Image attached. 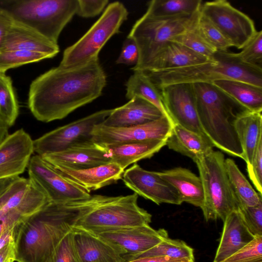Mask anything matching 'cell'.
I'll list each match as a JSON object with an SVG mask.
<instances>
[{
  "label": "cell",
  "mask_w": 262,
  "mask_h": 262,
  "mask_svg": "<svg viewBox=\"0 0 262 262\" xmlns=\"http://www.w3.org/2000/svg\"><path fill=\"white\" fill-rule=\"evenodd\" d=\"M200 12L231 43L242 49L257 32L254 23L247 15L225 0L202 4Z\"/></svg>",
  "instance_id": "11"
},
{
  "label": "cell",
  "mask_w": 262,
  "mask_h": 262,
  "mask_svg": "<svg viewBox=\"0 0 262 262\" xmlns=\"http://www.w3.org/2000/svg\"><path fill=\"white\" fill-rule=\"evenodd\" d=\"M199 14L184 31L173 37L170 41L180 43L193 52L211 59L217 51L205 41L198 32L196 21Z\"/></svg>",
  "instance_id": "36"
},
{
  "label": "cell",
  "mask_w": 262,
  "mask_h": 262,
  "mask_svg": "<svg viewBox=\"0 0 262 262\" xmlns=\"http://www.w3.org/2000/svg\"><path fill=\"white\" fill-rule=\"evenodd\" d=\"M166 140L149 139L105 147L112 162L125 169L141 160L151 157L166 145Z\"/></svg>",
  "instance_id": "28"
},
{
  "label": "cell",
  "mask_w": 262,
  "mask_h": 262,
  "mask_svg": "<svg viewBox=\"0 0 262 262\" xmlns=\"http://www.w3.org/2000/svg\"><path fill=\"white\" fill-rule=\"evenodd\" d=\"M166 145L169 149L190 158L194 162L213 147L206 137L177 124H173Z\"/></svg>",
  "instance_id": "27"
},
{
  "label": "cell",
  "mask_w": 262,
  "mask_h": 262,
  "mask_svg": "<svg viewBox=\"0 0 262 262\" xmlns=\"http://www.w3.org/2000/svg\"><path fill=\"white\" fill-rule=\"evenodd\" d=\"M122 179L125 186L135 193L158 205L182 203L176 190L159 172L146 170L135 163L124 171Z\"/></svg>",
  "instance_id": "16"
},
{
  "label": "cell",
  "mask_w": 262,
  "mask_h": 262,
  "mask_svg": "<svg viewBox=\"0 0 262 262\" xmlns=\"http://www.w3.org/2000/svg\"><path fill=\"white\" fill-rule=\"evenodd\" d=\"M138 195L110 196L83 215L74 227L87 231L149 225L151 215L138 204Z\"/></svg>",
  "instance_id": "9"
},
{
  "label": "cell",
  "mask_w": 262,
  "mask_h": 262,
  "mask_svg": "<svg viewBox=\"0 0 262 262\" xmlns=\"http://www.w3.org/2000/svg\"><path fill=\"white\" fill-rule=\"evenodd\" d=\"M138 59L139 51L137 44L133 38L127 36L116 62L117 64L135 66Z\"/></svg>",
  "instance_id": "44"
},
{
  "label": "cell",
  "mask_w": 262,
  "mask_h": 262,
  "mask_svg": "<svg viewBox=\"0 0 262 262\" xmlns=\"http://www.w3.org/2000/svg\"><path fill=\"white\" fill-rule=\"evenodd\" d=\"M52 167L90 192L117 182L122 179L124 171L119 165L113 162L82 169Z\"/></svg>",
  "instance_id": "23"
},
{
  "label": "cell",
  "mask_w": 262,
  "mask_h": 262,
  "mask_svg": "<svg viewBox=\"0 0 262 262\" xmlns=\"http://www.w3.org/2000/svg\"><path fill=\"white\" fill-rule=\"evenodd\" d=\"M197 30L205 41L216 51H227L232 47L218 29L200 12Z\"/></svg>",
  "instance_id": "38"
},
{
  "label": "cell",
  "mask_w": 262,
  "mask_h": 262,
  "mask_svg": "<svg viewBox=\"0 0 262 262\" xmlns=\"http://www.w3.org/2000/svg\"><path fill=\"white\" fill-rule=\"evenodd\" d=\"M47 203L43 193L33 186L14 194L0 209V237L7 229L21 222Z\"/></svg>",
  "instance_id": "18"
},
{
  "label": "cell",
  "mask_w": 262,
  "mask_h": 262,
  "mask_svg": "<svg viewBox=\"0 0 262 262\" xmlns=\"http://www.w3.org/2000/svg\"><path fill=\"white\" fill-rule=\"evenodd\" d=\"M247 165L249 178L258 192L262 194V138L257 144L251 163Z\"/></svg>",
  "instance_id": "43"
},
{
  "label": "cell",
  "mask_w": 262,
  "mask_h": 262,
  "mask_svg": "<svg viewBox=\"0 0 262 262\" xmlns=\"http://www.w3.org/2000/svg\"><path fill=\"white\" fill-rule=\"evenodd\" d=\"M113 110L96 112L44 134L34 140V152L41 156L94 143L92 136L94 127L102 123Z\"/></svg>",
  "instance_id": "10"
},
{
  "label": "cell",
  "mask_w": 262,
  "mask_h": 262,
  "mask_svg": "<svg viewBox=\"0 0 262 262\" xmlns=\"http://www.w3.org/2000/svg\"><path fill=\"white\" fill-rule=\"evenodd\" d=\"M125 86V96L128 99L130 100L135 96L140 97L155 105L164 116L170 119L165 107L160 90L145 72L134 71V74L126 81Z\"/></svg>",
  "instance_id": "31"
},
{
  "label": "cell",
  "mask_w": 262,
  "mask_h": 262,
  "mask_svg": "<svg viewBox=\"0 0 262 262\" xmlns=\"http://www.w3.org/2000/svg\"><path fill=\"white\" fill-rule=\"evenodd\" d=\"M14 240H12L0 249V262L15 261V251Z\"/></svg>",
  "instance_id": "47"
},
{
  "label": "cell",
  "mask_w": 262,
  "mask_h": 262,
  "mask_svg": "<svg viewBox=\"0 0 262 262\" xmlns=\"http://www.w3.org/2000/svg\"><path fill=\"white\" fill-rule=\"evenodd\" d=\"M237 53L244 63L262 69V31L256 32L248 43Z\"/></svg>",
  "instance_id": "39"
},
{
  "label": "cell",
  "mask_w": 262,
  "mask_h": 262,
  "mask_svg": "<svg viewBox=\"0 0 262 262\" xmlns=\"http://www.w3.org/2000/svg\"><path fill=\"white\" fill-rule=\"evenodd\" d=\"M29 179L43 191L49 202L64 203L86 199L90 192L62 174L41 156H32L28 167Z\"/></svg>",
  "instance_id": "12"
},
{
  "label": "cell",
  "mask_w": 262,
  "mask_h": 262,
  "mask_svg": "<svg viewBox=\"0 0 262 262\" xmlns=\"http://www.w3.org/2000/svg\"><path fill=\"white\" fill-rule=\"evenodd\" d=\"M123 256L126 261L140 257L163 256L194 260L193 250L190 247L183 241L171 239L168 236L144 252L136 255Z\"/></svg>",
  "instance_id": "34"
},
{
  "label": "cell",
  "mask_w": 262,
  "mask_h": 262,
  "mask_svg": "<svg viewBox=\"0 0 262 262\" xmlns=\"http://www.w3.org/2000/svg\"><path fill=\"white\" fill-rule=\"evenodd\" d=\"M159 89L166 112L173 124L206 137L198 115L193 84L174 83Z\"/></svg>",
  "instance_id": "15"
},
{
  "label": "cell",
  "mask_w": 262,
  "mask_h": 262,
  "mask_svg": "<svg viewBox=\"0 0 262 262\" xmlns=\"http://www.w3.org/2000/svg\"><path fill=\"white\" fill-rule=\"evenodd\" d=\"M77 7V0H0V11L57 43Z\"/></svg>",
  "instance_id": "5"
},
{
  "label": "cell",
  "mask_w": 262,
  "mask_h": 262,
  "mask_svg": "<svg viewBox=\"0 0 262 262\" xmlns=\"http://www.w3.org/2000/svg\"><path fill=\"white\" fill-rule=\"evenodd\" d=\"M212 84L248 110L262 112V87L244 81L229 79L217 80Z\"/></svg>",
  "instance_id": "30"
},
{
  "label": "cell",
  "mask_w": 262,
  "mask_h": 262,
  "mask_svg": "<svg viewBox=\"0 0 262 262\" xmlns=\"http://www.w3.org/2000/svg\"><path fill=\"white\" fill-rule=\"evenodd\" d=\"M43 54L18 50L0 51V72L7 71L24 64L48 59Z\"/></svg>",
  "instance_id": "37"
},
{
  "label": "cell",
  "mask_w": 262,
  "mask_h": 262,
  "mask_svg": "<svg viewBox=\"0 0 262 262\" xmlns=\"http://www.w3.org/2000/svg\"><path fill=\"white\" fill-rule=\"evenodd\" d=\"M224 155L213 149L195 162L202 181L204 205L201 208L206 221L221 219L223 222L238 204L227 174Z\"/></svg>",
  "instance_id": "6"
},
{
  "label": "cell",
  "mask_w": 262,
  "mask_h": 262,
  "mask_svg": "<svg viewBox=\"0 0 262 262\" xmlns=\"http://www.w3.org/2000/svg\"><path fill=\"white\" fill-rule=\"evenodd\" d=\"M200 11L169 18L153 17L145 13L136 21L127 35L135 40L139 51L138 62L131 70L143 71L162 47L184 31Z\"/></svg>",
  "instance_id": "8"
},
{
  "label": "cell",
  "mask_w": 262,
  "mask_h": 262,
  "mask_svg": "<svg viewBox=\"0 0 262 262\" xmlns=\"http://www.w3.org/2000/svg\"><path fill=\"white\" fill-rule=\"evenodd\" d=\"M201 0H152L148 2L146 14L169 18L194 14L201 9Z\"/></svg>",
  "instance_id": "33"
},
{
  "label": "cell",
  "mask_w": 262,
  "mask_h": 262,
  "mask_svg": "<svg viewBox=\"0 0 262 262\" xmlns=\"http://www.w3.org/2000/svg\"><path fill=\"white\" fill-rule=\"evenodd\" d=\"M41 157L53 167L74 169L94 167L112 162L106 148L95 143L73 147Z\"/></svg>",
  "instance_id": "19"
},
{
  "label": "cell",
  "mask_w": 262,
  "mask_h": 262,
  "mask_svg": "<svg viewBox=\"0 0 262 262\" xmlns=\"http://www.w3.org/2000/svg\"><path fill=\"white\" fill-rule=\"evenodd\" d=\"M160 176L171 185L183 202L202 208L204 195L199 177L185 168L176 167L163 172Z\"/></svg>",
  "instance_id": "26"
},
{
  "label": "cell",
  "mask_w": 262,
  "mask_h": 262,
  "mask_svg": "<svg viewBox=\"0 0 262 262\" xmlns=\"http://www.w3.org/2000/svg\"><path fill=\"white\" fill-rule=\"evenodd\" d=\"M34 152V140L23 129L9 134L0 144V180L19 177Z\"/></svg>",
  "instance_id": "17"
},
{
  "label": "cell",
  "mask_w": 262,
  "mask_h": 262,
  "mask_svg": "<svg viewBox=\"0 0 262 262\" xmlns=\"http://www.w3.org/2000/svg\"><path fill=\"white\" fill-rule=\"evenodd\" d=\"M19 114V105L10 77L0 72V121L12 126Z\"/></svg>",
  "instance_id": "35"
},
{
  "label": "cell",
  "mask_w": 262,
  "mask_h": 262,
  "mask_svg": "<svg viewBox=\"0 0 262 262\" xmlns=\"http://www.w3.org/2000/svg\"><path fill=\"white\" fill-rule=\"evenodd\" d=\"M46 262H80L74 245L72 229L61 240Z\"/></svg>",
  "instance_id": "41"
},
{
  "label": "cell",
  "mask_w": 262,
  "mask_h": 262,
  "mask_svg": "<svg viewBox=\"0 0 262 262\" xmlns=\"http://www.w3.org/2000/svg\"><path fill=\"white\" fill-rule=\"evenodd\" d=\"M73 242L80 262H126L114 245L83 229L73 227Z\"/></svg>",
  "instance_id": "20"
},
{
  "label": "cell",
  "mask_w": 262,
  "mask_h": 262,
  "mask_svg": "<svg viewBox=\"0 0 262 262\" xmlns=\"http://www.w3.org/2000/svg\"><path fill=\"white\" fill-rule=\"evenodd\" d=\"M225 165L238 208L255 206L262 201V194L253 189L232 159H225Z\"/></svg>",
  "instance_id": "32"
},
{
  "label": "cell",
  "mask_w": 262,
  "mask_h": 262,
  "mask_svg": "<svg viewBox=\"0 0 262 262\" xmlns=\"http://www.w3.org/2000/svg\"><path fill=\"white\" fill-rule=\"evenodd\" d=\"M188 260L187 259L173 258L166 256L144 257L134 258L126 262H182Z\"/></svg>",
  "instance_id": "49"
},
{
  "label": "cell",
  "mask_w": 262,
  "mask_h": 262,
  "mask_svg": "<svg viewBox=\"0 0 262 262\" xmlns=\"http://www.w3.org/2000/svg\"><path fill=\"white\" fill-rule=\"evenodd\" d=\"M182 262H194V260H188L184 261Z\"/></svg>",
  "instance_id": "53"
},
{
  "label": "cell",
  "mask_w": 262,
  "mask_h": 262,
  "mask_svg": "<svg viewBox=\"0 0 262 262\" xmlns=\"http://www.w3.org/2000/svg\"><path fill=\"white\" fill-rule=\"evenodd\" d=\"M220 244L213 262H221L245 247L254 238L238 210L225 219Z\"/></svg>",
  "instance_id": "25"
},
{
  "label": "cell",
  "mask_w": 262,
  "mask_h": 262,
  "mask_svg": "<svg viewBox=\"0 0 262 262\" xmlns=\"http://www.w3.org/2000/svg\"><path fill=\"white\" fill-rule=\"evenodd\" d=\"M173 124L165 116L145 124L129 127H108L100 124L93 130V140L97 144L108 146L149 139L167 140Z\"/></svg>",
  "instance_id": "13"
},
{
  "label": "cell",
  "mask_w": 262,
  "mask_h": 262,
  "mask_svg": "<svg viewBox=\"0 0 262 262\" xmlns=\"http://www.w3.org/2000/svg\"><path fill=\"white\" fill-rule=\"evenodd\" d=\"M210 60L180 43L168 41L156 54L143 72H155L184 68L204 63Z\"/></svg>",
  "instance_id": "24"
},
{
  "label": "cell",
  "mask_w": 262,
  "mask_h": 262,
  "mask_svg": "<svg viewBox=\"0 0 262 262\" xmlns=\"http://www.w3.org/2000/svg\"><path fill=\"white\" fill-rule=\"evenodd\" d=\"M250 232L254 236H262V201L253 206L238 208Z\"/></svg>",
  "instance_id": "42"
},
{
  "label": "cell",
  "mask_w": 262,
  "mask_h": 262,
  "mask_svg": "<svg viewBox=\"0 0 262 262\" xmlns=\"http://www.w3.org/2000/svg\"><path fill=\"white\" fill-rule=\"evenodd\" d=\"M17 224L5 231L0 237V249L14 239Z\"/></svg>",
  "instance_id": "50"
},
{
  "label": "cell",
  "mask_w": 262,
  "mask_h": 262,
  "mask_svg": "<svg viewBox=\"0 0 262 262\" xmlns=\"http://www.w3.org/2000/svg\"><path fill=\"white\" fill-rule=\"evenodd\" d=\"M145 73L159 89L174 83H212L223 79L238 80L262 87V69L244 63L237 53L228 51L216 52L212 59L204 63Z\"/></svg>",
  "instance_id": "4"
},
{
  "label": "cell",
  "mask_w": 262,
  "mask_h": 262,
  "mask_svg": "<svg viewBox=\"0 0 262 262\" xmlns=\"http://www.w3.org/2000/svg\"><path fill=\"white\" fill-rule=\"evenodd\" d=\"M193 84L198 115L205 135L213 147L243 159L234 125L236 119L249 110L212 83Z\"/></svg>",
  "instance_id": "3"
},
{
  "label": "cell",
  "mask_w": 262,
  "mask_h": 262,
  "mask_svg": "<svg viewBox=\"0 0 262 262\" xmlns=\"http://www.w3.org/2000/svg\"><path fill=\"white\" fill-rule=\"evenodd\" d=\"M13 21L6 13L0 11V51L6 33Z\"/></svg>",
  "instance_id": "48"
},
{
  "label": "cell",
  "mask_w": 262,
  "mask_h": 262,
  "mask_svg": "<svg viewBox=\"0 0 262 262\" xmlns=\"http://www.w3.org/2000/svg\"><path fill=\"white\" fill-rule=\"evenodd\" d=\"M28 181V179L19 177L8 188L6 192L0 198V209L16 192L22 188Z\"/></svg>",
  "instance_id": "46"
},
{
  "label": "cell",
  "mask_w": 262,
  "mask_h": 262,
  "mask_svg": "<svg viewBox=\"0 0 262 262\" xmlns=\"http://www.w3.org/2000/svg\"><path fill=\"white\" fill-rule=\"evenodd\" d=\"M9 127L6 124L0 121V144L9 135L8 134Z\"/></svg>",
  "instance_id": "52"
},
{
  "label": "cell",
  "mask_w": 262,
  "mask_h": 262,
  "mask_svg": "<svg viewBox=\"0 0 262 262\" xmlns=\"http://www.w3.org/2000/svg\"><path fill=\"white\" fill-rule=\"evenodd\" d=\"M128 15V12L122 3L110 4L89 30L65 49L59 66L71 68L99 59L100 51L113 35L120 32Z\"/></svg>",
  "instance_id": "7"
},
{
  "label": "cell",
  "mask_w": 262,
  "mask_h": 262,
  "mask_svg": "<svg viewBox=\"0 0 262 262\" xmlns=\"http://www.w3.org/2000/svg\"><path fill=\"white\" fill-rule=\"evenodd\" d=\"M234 125L243 150V160L249 165L262 138L261 112L246 111L236 119Z\"/></svg>",
  "instance_id": "29"
},
{
  "label": "cell",
  "mask_w": 262,
  "mask_h": 262,
  "mask_svg": "<svg viewBox=\"0 0 262 262\" xmlns=\"http://www.w3.org/2000/svg\"><path fill=\"white\" fill-rule=\"evenodd\" d=\"M110 197L96 194L81 200L48 202L17 224L14 240L15 261L46 262L79 219Z\"/></svg>",
  "instance_id": "2"
},
{
  "label": "cell",
  "mask_w": 262,
  "mask_h": 262,
  "mask_svg": "<svg viewBox=\"0 0 262 262\" xmlns=\"http://www.w3.org/2000/svg\"><path fill=\"white\" fill-rule=\"evenodd\" d=\"M106 84L99 59L71 68L58 66L32 82L28 107L38 121L60 120L100 97Z\"/></svg>",
  "instance_id": "1"
},
{
  "label": "cell",
  "mask_w": 262,
  "mask_h": 262,
  "mask_svg": "<svg viewBox=\"0 0 262 262\" xmlns=\"http://www.w3.org/2000/svg\"><path fill=\"white\" fill-rule=\"evenodd\" d=\"M18 50L39 53L49 58L55 56L59 47L35 30L13 21L5 36L1 51Z\"/></svg>",
  "instance_id": "21"
},
{
  "label": "cell",
  "mask_w": 262,
  "mask_h": 262,
  "mask_svg": "<svg viewBox=\"0 0 262 262\" xmlns=\"http://www.w3.org/2000/svg\"><path fill=\"white\" fill-rule=\"evenodd\" d=\"M78 7L76 14L88 18L99 14L108 3V0H77Z\"/></svg>",
  "instance_id": "45"
},
{
  "label": "cell",
  "mask_w": 262,
  "mask_h": 262,
  "mask_svg": "<svg viewBox=\"0 0 262 262\" xmlns=\"http://www.w3.org/2000/svg\"><path fill=\"white\" fill-rule=\"evenodd\" d=\"M18 177H19L0 180V198L6 192L12 183Z\"/></svg>",
  "instance_id": "51"
},
{
  "label": "cell",
  "mask_w": 262,
  "mask_h": 262,
  "mask_svg": "<svg viewBox=\"0 0 262 262\" xmlns=\"http://www.w3.org/2000/svg\"><path fill=\"white\" fill-rule=\"evenodd\" d=\"M221 262H262V236L253 239Z\"/></svg>",
  "instance_id": "40"
},
{
  "label": "cell",
  "mask_w": 262,
  "mask_h": 262,
  "mask_svg": "<svg viewBox=\"0 0 262 262\" xmlns=\"http://www.w3.org/2000/svg\"><path fill=\"white\" fill-rule=\"evenodd\" d=\"M163 116L155 105L135 96L125 104L114 108L101 124L113 127H129L154 121Z\"/></svg>",
  "instance_id": "22"
},
{
  "label": "cell",
  "mask_w": 262,
  "mask_h": 262,
  "mask_svg": "<svg viewBox=\"0 0 262 262\" xmlns=\"http://www.w3.org/2000/svg\"><path fill=\"white\" fill-rule=\"evenodd\" d=\"M88 231L114 245L123 255L126 256H133L144 252L168 236L165 229L156 230L149 225L102 228Z\"/></svg>",
  "instance_id": "14"
}]
</instances>
